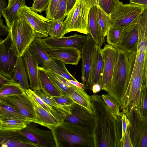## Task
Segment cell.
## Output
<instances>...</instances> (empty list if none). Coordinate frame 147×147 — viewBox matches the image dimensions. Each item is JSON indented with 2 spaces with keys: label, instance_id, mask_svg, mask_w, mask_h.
<instances>
[{
  "label": "cell",
  "instance_id": "40",
  "mask_svg": "<svg viewBox=\"0 0 147 147\" xmlns=\"http://www.w3.org/2000/svg\"><path fill=\"white\" fill-rule=\"evenodd\" d=\"M101 96L109 109L116 115L121 116L120 107L117 102L108 94H103Z\"/></svg>",
  "mask_w": 147,
  "mask_h": 147
},
{
  "label": "cell",
  "instance_id": "3",
  "mask_svg": "<svg viewBox=\"0 0 147 147\" xmlns=\"http://www.w3.org/2000/svg\"><path fill=\"white\" fill-rule=\"evenodd\" d=\"M52 131L56 147H95L93 134L77 125L63 122Z\"/></svg>",
  "mask_w": 147,
  "mask_h": 147
},
{
  "label": "cell",
  "instance_id": "45",
  "mask_svg": "<svg viewBox=\"0 0 147 147\" xmlns=\"http://www.w3.org/2000/svg\"><path fill=\"white\" fill-rule=\"evenodd\" d=\"M59 0H49L46 10V17L50 20L54 19L55 15Z\"/></svg>",
  "mask_w": 147,
  "mask_h": 147
},
{
  "label": "cell",
  "instance_id": "9",
  "mask_svg": "<svg viewBox=\"0 0 147 147\" xmlns=\"http://www.w3.org/2000/svg\"><path fill=\"white\" fill-rule=\"evenodd\" d=\"M18 16L30 25L36 37L45 38L49 36V29L52 20L38 14L31 7H28L26 5L19 9Z\"/></svg>",
  "mask_w": 147,
  "mask_h": 147
},
{
  "label": "cell",
  "instance_id": "8",
  "mask_svg": "<svg viewBox=\"0 0 147 147\" xmlns=\"http://www.w3.org/2000/svg\"><path fill=\"white\" fill-rule=\"evenodd\" d=\"M18 57L13 48L9 31L4 39L0 40V74L12 79Z\"/></svg>",
  "mask_w": 147,
  "mask_h": 147
},
{
  "label": "cell",
  "instance_id": "44",
  "mask_svg": "<svg viewBox=\"0 0 147 147\" xmlns=\"http://www.w3.org/2000/svg\"><path fill=\"white\" fill-rule=\"evenodd\" d=\"M49 0H33L31 7L37 12L41 13L46 10Z\"/></svg>",
  "mask_w": 147,
  "mask_h": 147
},
{
  "label": "cell",
  "instance_id": "53",
  "mask_svg": "<svg viewBox=\"0 0 147 147\" xmlns=\"http://www.w3.org/2000/svg\"><path fill=\"white\" fill-rule=\"evenodd\" d=\"M102 90L101 85L98 83L94 84L92 87L91 90L94 94L100 92Z\"/></svg>",
  "mask_w": 147,
  "mask_h": 147
},
{
  "label": "cell",
  "instance_id": "10",
  "mask_svg": "<svg viewBox=\"0 0 147 147\" xmlns=\"http://www.w3.org/2000/svg\"><path fill=\"white\" fill-rule=\"evenodd\" d=\"M63 122L77 125L93 134L95 127L94 114L78 104L74 103L70 106V113L66 115Z\"/></svg>",
  "mask_w": 147,
  "mask_h": 147
},
{
  "label": "cell",
  "instance_id": "14",
  "mask_svg": "<svg viewBox=\"0 0 147 147\" xmlns=\"http://www.w3.org/2000/svg\"><path fill=\"white\" fill-rule=\"evenodd\" d=\"M87 38V35L75 34L67 37H47L42 39V40L45 47L47 49L74 48L80 49L85 43Z\"/></svg>",
  "mask_w": 147,
  "mask_h": 147
},
{
  "label": "cell",
  "instance_id": "24",
  "mask_svg": "<svg viewBox=\"0 0 147 147\" xmlns=\"http://www.w3.org/2000/svg\"><path fill=\"white\" fill-rule=\"evenodd\" d=\"M38 72L40 90L45 95L49 98L65 95L53 84L47 73L46 69L38 66Z\"/></svg>",
  "mask_w": 147,
  "mask_h": 147
},
{
  "label": "cell",
  "instance_id": "19",
  "mask_svg": "<svg viewBox=\"0 0 147 147\" xmlns=\"http://www.w3.org/2000/svg\"><path fill=\"white\" fill-rule=\"evenodd\" d=\"M138 20L124 29L117 48L128 52L137 51L139 38Z\"/></svg>",
  "mask_w": 147,
  "mask_h": 147
},
{
  "label": "cell",
  "instance_id": "32",
  "mask_svg": "<svg viewBox=\"0 0 147 147\" xmlns=\"http://www.w3.org/2000/svg\"><path fill=\"white\" fill-rule=\"evenodd\" d=\"M25 5V0H16L9 7H7L2 11L1 15L5 18L6 25L10 28L18 17L19 9Z\"/></svg>",
  "mask_w": 147,
  "mask_h": 147
},
{
  "label": "cell",
  "instance_id": "15",
  "mask_svg": "<svg viewBox=\"0 0 147 147\" xmlns=\"http://www.w3.org/2000/svg\"><path fill=\"white\" fill-rule=\"evenodd\" d=\"M128 118L130 122V133L133 147H147V120H139L134 111Z\"/></svg>",
  "mask_w": 147,
  "mask_h": 147
},
{
  "label": "cell",
  "instance_id": "51",
  "mask_svg": "<svg viewBox=\"0 0 147 147\" xmlns=\"http://www.w3.org/2000/svg\"><path fill=\"white\" fill-rule=\"evenodd\" d=\"M130 2L147 9V0H130Z\"/></svg>",
  "mask_w": 147,
  "mask_h": 147
},
{
  "label": "cell",
  "instance_id": "56",
  "mask_svg": "<svg viewBox=\"0 0 147 147\" xmlns=\"http://www.w3.org/2000/svg\"><path fill=\"white\" fill-rule=\"evenodd\" d=\"M88 3L90 6L92 7L99 5L100 0H85Z\"/></svg>",
  "mask_w": 147,
  "mask_h": 147
},
{
  "label": "cell",
  "instance_id": "41",
  "mask_svg": "<svg viewBox=\"0 0 147 147\" xmlns=\"http://www.w3.org/2000/svg\"><path fill=\"white\" fill-rule=\"evenodd\" d=\"M119 2V0H100L98 6L106 13L110 15L116 9Z\"/></svg>",
  "mask_w": 147,
  "mask_h": 147
},
{
  "label": "cell",
  "instance_id": "29",
  "mask_svg": "<svg viewBox=\"0 0 147 147\" xmlns=\"http://www.w3.org/2000/svg\"><path fill=\"white\" fill-rule=\"evenodd\" d=\"M46 71L53 84L65 95L69 97L75 90L76 87L68 80L51 70L46 69Z\"/></svg>",
  "mask_w": 147,
  "mask_h": 147
},
{
  "label": "cell",
  "instance_id": "37",
  "mask_svg": "<svg viewBox=\"0 0 147 147\" xmlns=\"http://www.w3.org/2000/svg\"><path fill=\"white\" fill-rule=\"evenodd\" d=\"M34 93L47 104L56 109L62 116L70 110V106L64 107L59 104L52 99L45 95L40 90H33Z\"/></svg>",
  "mask_w": 147,
  "mask_h": 147
},
{
  "label": "cell",
  "instance_id": "49",
  "mask_svg": "<svg viewBox=\"0 0 147 147\" xmlns=\"http://www.w3.org/2000/svg\"><path fill=\"white\" fill-rule=\"evenodd\" d=\"M11 84L18 85L12 79H10L0 74V88L4 86Z\"/></svg>",
  "mask_w": 147,
  "mask_h": 147
},
{
  "label": "cell",
  "instance_id": "22",
  "mask_svg": "<svg viewBox=\"0 0 147 147\" xmlns=\"http://www.w3.org/2000/svg\"><path fill=\"white\" fill-rule=\"evenodd\" d=\"M22 57L29 80L30 88L33 90H40L38 72L39 64L36 58L28 48L25 51Z\"/></svg>",
  "mask_w": 147,
  "mask_h": 147
},
{
  "label": "cell",
  "instance_id": "28",
  "mask_svg": "<svg viewBox=\"0 0 147 147\" xmlns=\"http://www.w3.org/2000/svg\"><path fill=\"white\" fill-rule=\"evenodd\" d=\"M0 118L14 119L23 121L26 124L33 121L23 115L16 108L3 98L0 99Z\"/></svg>",
  "mask_w": 147,
  "mask_h": 147
},
{
  "label": "cell",
  "instance_id": "30",
  "mask_svg": "<svg viewBox=\"0 0 147 147\" xmlns=\"http://www.w3.org/2000/svg\"><path fill=\"white\" fill-rule=\"evenodd\" d=\"M134 111L139 120L141 121L147 120V88L145 81Z\"/></svg>",
  "mask_w": 147,
  "mask_h": 147
},
{
  "label": "cell",
  "instance_id": "57",
  "mask_svg": "<svg viewBox=\"0 0 147 147\" xmlns=\"http://www.w3.org/2000/svg\"><path fill=\"white\" fill-rule=\"evenodd\" d=\"M144 77L145 84L147 88V61L144 70Z\"/></svg>",
  "mask_w": 147,
  "mask_h": 147
},
{
  "label": "cell",
  "instance_id": "12",
  "mask_svg": "<svg viewBox=\"0 0 147 147\" xmlns=\"http://www.w3.org/2000/svg\"><path fill=\"white\" fill-rule=\"evenodd\" d=\"M104 61L102 90L108 92L111 86L115 65L118 57L117 48L109 44H105L101 49Z\"/></svg>",
  "mask_w": 147,
  "mask_h": 147
},
{
  "label": "cell",
  "instance_id": "31",
  "mask_svg": "<svg viewBox=\"0 0 147 147\" xmlns=\"http://www.w3.org/2000/svg\"><path fill=\"white\" fill-rule=\"evenodd\" d=\"M74 103L78 104L85 108L94 114L93 107L91 101V96L89 95L84 90L76 87L74 92L69 96Z\"/></svg>",
  "mask_w": 147,
  "mask_h": 147
},
{
  "label": "cell",
  "instance_id": "25",
  "mask_svg": "<svg viewBox=\"0 0 147 147\" xmlns=\"http://www.w3.org/2000/svg\"><path fill=\"white\" fill-rule=\"evenodd\" d=\"M101 49V48H98L96 44H95L92 69V87L94 84L97 83L101 85L103 74L104 61Z\"/></svg>",
  "mask_w": 147,
  "mask_h": 147
},
{
  "label": "cell",
  "instance_id": "6",
  "mask_svg": "<svg viewBox=\"0 0 147 147\" xmlns=\"http://www.w3.org/2000/svg\"><path fill=\"white\" fill-rule=\"evenodd\" d=\"M144 73L133 69L129 84L121 101L120 109L128 118L136 106L144 81Z\"/></svg>",
  "mask_w": 147,
  "mask_h": 147
},
{
  "label": "cell",
  "instance_id": "5",
  "mask_svg": "<svg viewBox=\"0 0 147 147\" xmlns=\"http://www.w3.org/2000/svg\"><path fill=\"white\" fill-rule=\"evenodd\" d=\"M91 8L85 0H76L63 22L66 28L65 34L76 31L88 34V20Z\"/></svg>",
  "mask_w": 147,
  "mask_h": 147
},
{
  "label": "cell",
  "instance_id": "39",
  "mask_svg": "<svg viewBox=\"0 0 147 147\" xmlns=\"http://www.w3.org/2000/svg\"><path fill=\"white\" fill-rule=\"evenodd\" d=\"M30 90L34 97L44 109L54 117L60 124L63 122V117L56 109L47 104L34 93L33 90H32L31 89Z\"/></svg>",
  "mask_w": 147,
  "mask_h": 147
},
{
  "label": "cell",
  "instance_id": "13",
  "mask_svg": "<svg viewBox=\"0 0 147 147\" xmlns=\"http://www.w3.org/2000/svg\"><path fill=\"white\" fill-rule=\"evenodd\" d=\"M85 43L81 49L82 76V83L86 90H91L92 69L95 42L89 34Z\"/></svg>",
  "mask_w": 147,
  "mask_h": 147
},
{
  "label": "cell",
  "instance_id": "33",
  "mask_svg": "<svg viewBox=\"0 0 147 147\" xmlns=\"http://www.w3.org/2000/svg\"><path fill=\"white\" fill-rule=\"evenodd\" d=\"M97 19L105 37L113 23L110 15L107 14L98 5H96Z\"/></svg>",
  "mask_w": 147,
  "mask_h": 147
},
{
  "label": "cell",
  "instance_id": "21",
  "mask_svg": "<svg viewBox=\"0 0 147 147\" xmlns=\"http://www.w3.org/2000/svg\"><path fill=\"white\" fill-rule=\"evenodd\" d=\"M3 99L16 108L25 117L33 121L36 119V115L32 104L25 92L23 94L8 96Z\"/></svg>",
  "mask_w": 147,
  "mask_h": 147
},
{
  "label": "cell",
  "instance_id": "42",
  "mask_svg": "<svg viewBox=\"0 0 147 147\" xmlns=\"http://www.w3.org/2000/svg\"><path fill=\"white\" fill-rule=\"evenodd\" d=\"M67 2L68 0H59L54 19H60L63 21L67 15Z\"/></svg>",
  "mask_w": 147,
  "mask_h": 147
},
{
  "label": "cell",
  "instance_id": "4",
  "mask_svg": "<svg viewBox=\"0 0 147 147\" xmlns=\"http://www.w3.org/2000/svg\"><path fill=\"white\" fill-rule=\"evenodd\" d=\"M10 29L13 48L18 56L22 57L36 38L35 33L27 22L18 16Z\"/></svg>",
  "mask_w": 147,
  "mask_h": 147
},
{
  "label": "cell",
  "instance_id": "38",
  "mask_svg": "<svg viewBox=\"0 0 147 147\" xmlns=\"http://www.w3.org/2000/svg\"><path fill=\"white\" fill-rule=\"evenodd\" d=\"M25 90L17 84L6 85L0 88V99L6 97L23 94Z\"/></svg>",
  "mask_w": 147,
  "mask_h": 147
},
{
  "label": "cell",
  "instance_id": "46",
  "mask_svg": "<svg viewBox=\"0 0 147 147\" xmlns=\"http://www.w3.org/2000/svg\"><path fill=\"white\" fill-rule=\"evenodd\" d=\"M52 99L59 104L64 107L71 106L74 103L73 101L69 97L65 95L51 97Z\"/></svg>",
  "mask_w": 147,
  "mask_h": 147
},
{
  "label": "cell",
  "instance_id": "17",
  "mask_svg": "<svg viewBox=\"0 0 147 147\" xmlns=\"http://www.w3.org/2000/svg\"><path fill=\"white\" fill-rule=\"evenodd\" d=\"M30 89L25 90V92L32 104L35 113L36 119L32 122L53 130L60 123L39 103L32 94Z\"/></svg>",
  "mask_w": 147,
  "mask_h": 147
},
{
  "label": "cell",
  "instance_id": "34",
  "mask_svg": "<svg viewBox=\"0 0 147 147\" xmlns=\"http://www.w3.org/2000/svg\"><path fill=\"white\" fill-rule=\"evenodd\" d=\"M24 122L11 118H0V130H20L25 127Z\"/></svg>",
  "mask_w": 147,
  "mask_h": 147
},
{
  "label": "cell",
  "instance_id": "54",
  "mask_svg": "<svg viewBox=\"0 0 147 147\" xmlns=\"http://www.w3.org/2000/svg\"><path fill=\"white\" fill-rule=\"evenodd\" d=\"M8 7V4L5 0H0V16L1 17L3 11Z\"/></svg>",
  "mask_w": 147,
  "mask_h": 147
},
{
  "label": "cell",
  "instance_id": "58",
  "mask_svg": "<svg viewBox=\"0 0 147 147\" xmlns=\"http://www.w3.org/2000/svg\"><path fill=\"white\" fill-rule=\"evenodd\" d=\"M16 0H8V7H9L14 3Z\"/></svg>",
  "mask_w": 147,
  "mask_h": 147
},
{
  "label": "cell",
  "instance_id": "2",
  "mask_svg": "<svg viewBox=\"0 0 147 147\" xmlns=\"http://www.w3.org/2000/svg\"><path fill=\"white\" fill-rule=\"evenodd\" d=\"M117 48L118 57L107 94L114 99L120 107L131 76L137 51L128 52Z\"/></svg>",
  "mask_w": 147,
  "mask_h": 147
},
{
  "label": "cell",
  "instance_id": "23",
  "mask_svg": "<svg viewBox=\"0 0 147 147\" xmlns=\"http://www.w3.org/2000/svg\"><path fill=\"white\" fill-rule=\"evenodd\" d=\"M88 24V34L98 47L101 48L105 42V37L97 19L96 6L91 7L89 11Z\"/></svg>",
  "mask_w": 147,
  "mask_h": 147
},
{
  "label": "cell",
  "instance_id": "47",
  "mask_svg": "<svg viewBox=\"0 0 147 147\" xmlns=\"http://www.w3.org/2000/svg\"><path fill=\"white\" fill-rule=\"evenodd\" d=\"M130 125L128 126L124 137L120 141L121 147H133L131 139Z\"/></svg>",
  "mask_w": 147,
  "mask_h": 147
},
{
  "label": "cell",
  "instance_id": "18",
  "mask_svg": "<svg viewBox=\"0 0 147 147\" xmlns=\"http://www.w3.org/2000/svg\"><path fill=\"white\" fill-rule=\"evenodd\" d=\"M1 147H38L18 130H0Z\"/></svg>",
  "mask_w": 147,
  "mask_h": 147
},
{
  "label": "cell",
  "instance_id": "36",
  "mask_svg": "<svg viewBox=\"0 0 147 147\" xmlns=\"http://www.w3.org/2000/svg\"><path fill=\"white\" fill-rule=\"evenodd\" d=\"M63 21L60 19L52 20L49 31V36L51 37H60L65 34V27Z\"/></svg>",
  "mask_w": 147,
  "mask_h": 147
},
{
  "label": "cell",
  "instance_id": "16",
  "mask_svg": "<svg viewBox=\"0 0 147 147\" xmlns=\"http://www.w3.org/2000/svg\"><path fill=\"white\" fill-rule=\"evenodd\" d=\"M28 49L41 67L58 74V69L57 64L48 54L41 38H36Z\"/></svg>",
  "mask_w": 147,
  "mask_h": 147
},
{
  "label": "cell",
  "instance_id": "35",
  "mask_svg": "<svg viewBox=\"0 0 147 147\" xmlns=\"http://www.w3.org/2000/svg\"><path fill=\"white\" fill-rule=\"evenodd\" d=\"M124 29L113 25L109 29L106 36L108 44L117 47L121 41Z\"/></svg>",
  "mask_w": 147,
  "mask_h": 147
},
{
  "label": "cell",
  "instance_id": "11",
  "mask_svg": "<svg viewBox=\"0 0 147 147\" xmlns=\"http://www.w3.org/2000/svg\"><path fill=\"white\" fill-rule=\"evenodd\" d=\"M28 123L26 127L19 130L38 147H56L54 135L52 130H44L38 128L37 124Z\"/></svg>",
  "mask_w": 147,
  "mask_h": 147
},
{
  "label": "cell",
  "instance_id": "43",
  "mask_svg": "<svg viewBox=\"0 0 147 147\" xmlns=\"http://www.w3.org/2000/svg\"><path fill=\"white\" fill-rule=\"evenodd\" d=\"M53 59L58 67V74L67 80L77 81L68 71L65 67V64L63 62L57 59Z\"/></svg>",
  "mask_w": 147,
  "mask_h": 147
},
{
  "label": "cell",
  "instance_id": "7",
  "mask_svg": "<svg viewBox=\"0 0 147 147\" xmlns=\"http://www.w3.org/2000/svg\"><path fill=\"white\" fill-rule=\"evenodd\" d=\"M145 9L137 5L130 3L123 4L119 1L110 15L113 25L125 29L137 22Z\"/></svg>",
  "mask_w": 147,
  "mask_h": 147
},
{
  "label": "cell",
  "instance_id": "48",
  "mask_svg": "<svg viewBox=\"0 0 147 147\" xmlns=\"http://www.w3.org/2000/svg\"><path fill=\"white\" fill-rule=\"evenodd\" d=\"M121 117L122 123V136L121 140L124 137L127 128L129 125H130L129 120L125 113L123 112L122 113Z\"/></svg>",
  "mask_w": 147,
  "mask_h": 147
},
{
  "label": "cell",
  "instance_id": "20",
  "mask_svg": "<svg viewBox=\"0 0 147 147\" xmlns=\"http://www.w3.org/2000/svg\"><path fill=\"white\" fill-rule=\"evenodd\" d=\"M46 49L52 58L61 61L65 64L76 65L81 58V51L79 49L74 48L51 49L47 48Z\"/></svg>",
  "mask_w": 147,
  "mask_h": 147
},
{
  "label": "cell",
  "instance_id": "52",
  "mask_svg": "<svg viewBox=\"0 0 147 147\" xmlns=\"http://www.w3.org/2000/svg\"><path fill=\"white\" fill-rule=\"evenodd\" d=\"M68 80L72 84L80 89L84 90L85 89L84 84L79 82L78 81L72 80Z\"/></svg>",
  "mask_w": 147,
  "mask_h": 147
},
{
  "label": "cell",
  "instance_id": "50",
  "mask_svg": "<svg viewBox=\"0 0 147 147\" xmlns=\"http://www.w3.org/2000/svg\"><path fill=\"white\" fill-rule=\"evenodd\" d=\"M10 28L3 24V21L0 17V35H5L8 34L10 31Z\"/></svg>",
  "mask_w": 147,
  "mask_h": 147
},
{
  "label": "cell",
  "instance_id": "27",
  "mask_svg": "<svg viewBox=\"0 0 147 147\" xmlns=\"http://www.w3.org/2000/svg\"><path fill=\"white\" fill-rule=\"evenodd\" d=\"M26 72L23 57L19 56L15 67L12 79L24 90L30 89Z\"/></svg>",
  "mask_w": 147,
  "mask_h": 147
},
{
  "label": "cell",
  "instance_id": "55",
  "mask_svg": "<svg viewBox=\"0 0 147 147\" xmlns=\"http://www.w3.org/2000/svg\"><path fill=\"white\" fill-rule=\"evenodd\" d=\"M76 0H68L67 4V13L71 9Z\"/></svg>",
  "mask_w": 147,
  "mask_h": 147
},
{
  "label": "cell",
  "instance_id": "26",
  "mask_svg": "<svg viewBox=\"0 0 147 147\" xmlns=\"http://www.w3.org/2000/svg\"><path fill=\"white\" fill-rule=\"evenodd\" d=\"M139 38L137 53L147 56V9H145L138 20Z\"/></svg>",
  "mask_w": 147,
  "mask_h": 147
},
{
  "label": "cell",
  "instance_id": "1",
  "mask_svg": "<svg viewBox=\"0 0 147 147\" xmlns=\"http://www.w3.org/2000/svg\"><path fill=\"white\" fill-rule=\"evenodd\" d=\"M91 101L95 119L93 135L95 147H121V116L109 109L101 96L92 95Z\"/></svg>",
  "mask_w": 147,
  "mask_h": 147
}]
</instances>
